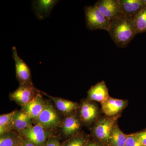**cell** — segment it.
Returning a JSON list of instances; mask_svg holds the SVG:
<instances>
[{"label": "cell", "instance_id": "cell-1", "mask_svg": "<svg viewBox=\"0 0 146 146\" xmlns=\"http://www.w3.org/2000/svg\"><path fill=\"white\" fill-rule=\"evenodd\" d=\"M108 32L115 44L122 48L126 47L137 35L133 19L123 15L110 21Z\"/></svg>", "mask_w": 146, "mask_h": 146}, {"label": "cell", "instance_id": "cell-2", "mask_svg": "<svg viewBox=\"0 0 146 146\" xmlns=\"http://www.w3.org/2000/svg\"><path fill=\"white\" fill-rule=\"evenodd\" d=\"M121 114L115 117L102 115L90 128L92 138L98 140L105 146H109L111 132Z\"/></svg>", "mask_w": 146, "mask_h": 146}, {"label": "cell", "instance_id": "cell-3", "mask_svg": "<svg viewBox=\"0 0 146 146\" xmlns=\"http://www.w3.org/2000/svg\"><path fill=\"white\" fill-rule=\"evenodd\" d=\"M61 114L50 102L45 101L44 107L39 116L33 120V125H40L52 131L61 126L63 121Z\"/></svg>", "mask_w": 146, "mask_h": 146}, {"label": "cell", "instance_id": "cell-4", "mask_svg": "<svg viewBox=\"0 0 146 146\" xmlns=\"http://www.w3.org/2000/svg\"><path fill=\"white\" fill-rule=\"evenodd\" d=\"M86 26L90 30H109L110 21L100 11L96 4L88 5L84 8Z\"/></svg>", "mask_w": 146, "mask_h": 146}, {"label": "cell", "instance_id": "cell-5", "mask_svg": "<svg viewBox=\"0 0 146 146\" xmlns=\"http://www.w3.org/2000/svg\"><path fill=\"white\" fill-rule=\"evenodd\" d=\"M78 112L84 126L91 127L103 115L96 102L88 99L82 100Z\"/></svg>", "mask_w": 146, "mask_h": 146}, {"label": "cell", "instance_id": "cell-6", "mask_svg": "<svg viewBox=\"0 0 146 146\" xmlns=\"http://www.w3.org/2000/svg\"><path fill=\"white\" fill-rule=\"evenodd\" d=\"M18 132L24 138L37 146H45L48 139L53 134L52 131L39 124L33 125Z\"/></svg>", "mask_w": 146, "mask_h": 146}, {"label": "cell", "instance_id": "cell-7", "mask_svg": "<svg viewBox=\"0 0 146 146\" xmlns=\"http://www.w3.org/2000/svg\"><path fill=\"white\" fill-rule=\"evenodd\" d=\"M78 110L65 115L63 119L60 127L61 132L64 136L68 138L81 132L84 126Z\"/></svg>", "mask_w": 146, "mask_h": 146}, {"label": "cell", "instance_id": "cell-8", "mask_svg": "<svg viewBox=\"0 0 146 146\" xmlns=\"http://www.w3.org/2000/svg\"><path fill=\"white\" fill-rule=\"evenodd\" d=\"M39 91L33 84H20L15 91L9 94V98L22 106L33 99Z\"/></svg>", "mask_w": 146, "mask_h": 146}, {"label": "cell", "instance_id": "cell-9", "mask_svg": "<svg viewBox=\"0 0 146 146\" xmlns=\"http://www.w3.org/2000/svg\"><path fill=\"white\" fill-rule=\"evenodd\" d=\"M128 104L127 100L120 99L109 96L101 103V110L103 115L108 117H115L121 114Z\"/></svg>", "mask_w": 146, "mask_h": 146}, {"label": "cell", "instance_id": "cell-10", "mask_svg": "<svg viewBox=\"0 0 146 146\" xmlns=\"http://www.w3.org/2000/svg\"><path fill=\"white\" fill-rule=\"evenodd\" d=\"M12 52L16 66V78L20 84H33L30 69L18 55L16 47H12Z\"/></svg>", "mask_w": 146, "mask_h": 146}, {"label": "cell", "instance_id": "cell-11", "mask_svg": "<svg viewBox=\"0 0 146 146\" xmlns=\"http://www.w3.org/2000/svg\"><path fill=\"white\" fill-rule=\"evenodd\" d=\"M95 4L110 22L122 15L119 0H100Z\"/></svg>", "mask_w": 146, "mask_h": 146}, {"label": "cell", "instance_id": "cell-12", "mask_svg": "<svg viewBox=\"0 0 146 146\" xmlns=\"http://www.w3.org/2000/svg\"><path fill=\"white\" fill-rule=\"evenodd\" d=\"M122 14L133 19L146 8V0H119Z\"/></svg>", "mask_w": 146, "mask_h": 146}, {"label": "cell", "instance_id": "cell-13", "mask_svg": "<svg viewBox=\"0 0 146 146\" xmlns=\"http://www.w3.org/2000/svg\"><path fill=\"white\" fill-rule=\"evenodd\" d=\"M41 92L38 91L33 99L21 106V109L33 120L39 116L44 107L45 101Z\"/></svg>", "mask_w": 146, "mask_h": 146}, {"label": "cell", "instance_id": "cell-14", "mask_svg": "<svg viewBox=\"0 0 146 146\" xmlns=\"http://www.w3.org/2000/svg\"><path fill=\"white\" fill-rule=\"evenodd\" d=\"M41 92L52 101L58 111L64 116L78 110L79 108L80 104L77 102L58 97L52 96L45 92Z\"/></svg>", "mask_w": 146, "mask_h": 146}, {"label": "cell", "instance_id": "cell-15", "mask_svg": "<svg viewBox=\"0 0 146 146\" xmlns=\"http://www.w3.org/2000/svg\"><path fill=\"white\" fill-rule=\"evenodd\" d=\"M109 96L108 88L105 81L102 80L91 86L87 92L86 98L101 103Z\"/></svg>", "mask_w": 146, "mask_h": 146}, {"label": "cell", "instance_id": "cell-16", "mask_svg": "<svg viewBox=\"0 0 146 146\" xmlns=\"http://www.w3.org/2000/svg\"><path fill=\"white\" fill-rule=\"evenodd\" d=\"M58 1L37 0L33 2V7L38 19L44 20L50 15L51 11Z\"/></svg>", "mask_w": 146, "mask_h": 146}, {"label": "cell", "instance_id": "cell-17", "mask_svg": "<svg viewBox=\"0 0 146 146\" xmlns=\"http://www.w3.org/2000/svg\"><path fill=\"white\" fill-rule=\"evenodd\" d=\"M33 120L24 110H16L13 119L14 131L18 132L33 125Z\"/></svg>", "mask_w": 146, "mask_h": 146}, {"label": "cell", "instance_id": "cell-18", "mask_svg": "<svg viewBox=\"0 0 146 146\" xmlns=\"http://www.w3.org/2000/svg\"><path fill=\"white\" fill-rule=\"evenodd\" d=\"M24 139L17 131H8L0 135V146H23Z\"/></svg>", "mask_w": 146, "mask_h": 146}, {"label": "cell", "instance_id": "cell-19", "mask_svg": "<svg viewBox=\"0 0 146 146\" xmlns=\"http://www.w3.org/2000/svg\"><path fill=\"white\" fill-rule=\"evenodd\" d=\"M91 137V134L81 131L76 135L68 138L62 143V146H86Z\"/></svg>", "mask_w": 146, "mask_h": 146}, {"label": "cell", "instance_id": "cell-20", "mask_svg": "<svg viewBox=\"0 0 146 146\" xmlns=\"http://www.w3.org/2000/svg\"><path fill=\"white\" fill-rule=\"evenodd\" d=\"M127 137V134L123 132L117 123L111 132L109 146H125Z\"/></svg>", "mask_w": 146, "mask_h": 146}, {"label": "cell", "instance_id": "cell-21", "mask_svg": "<svg viewBox=\"0 0 146 146\" xmlns=\"http://www.w3.org/2000/svg\"><path fill=\"white\" fill-rule=\"evenodd\" d=\"M16 111L13 110L0 116V135L8 131H14L13 119Z\"/></svg>", "mask_w": 146, "mask_h": 146}, {"label": "cell", "instance_id": "cell-22", "mask_svg": "<svg viewBox=\"0 0 146 146\" xmlns=\"http://www.w3.org/2000/svg\"><path fill=\"white\" fill-rule=\"evenodd\" d=\"M137 34L146 32V8L141 11L133 19Z\"/></svg>", "mask_w": 146, "mask_h": 146}, {"label": "cell", "instance_id": "cell-23", "mask_svg": "<svg viewBox=\"0 0 146 146\" xmlns=\"http://www.w3.org/2000/svg\"><path fill=\"white\" fill-rule=\"evenodd\" d=\"M125 146H144L140 140L133 133L127 134V139Z\"/></svg>", "mask_w": 146, "mask_h": 146}, {"label": "cell", "instance_id": "cell-24", "mask_svg": "<svg viewBox=\"0 0 146 146\" xmlns=\"http://www.w3.org/2000/svg\"><path fill=\"white\" fill-rule=\"evenodd\" d=\"M45 146H62L58 136L52 134L47 140Z\"/></svg>", "mask_w": 146, "mask_h": 146}, {"label": "cell", "instance_id": "cell-25", "mask_svg": "<svg viewBox=\"0 0 146 146\" xmlns=\"http://www.w3.org/2000/svg\"><path fill=\"white\" fill-rule=\"evenodd\" d=\"M133 133L140 140L143 145L146 146V129Z\"/></svg>", "mask_w": 146, "mask_h": 146}, {"label": "cell", "instance_id": "cell-26", "mask_svg": "<svg viewBox=\"0 0 146 146\" xmlns=\"http://www.w3.org/2000/svg\"><path fill=\"white\" fill-rule=\"evenodd\" d=\"M86 146H105L100 141L91 137Z\"/></svg>", "mask_w": 146, "mask_h": 146}, {"label": "cell", "instance_id": "cell-27", "mask_svg": "<svg viewBox=\"0 0 146 146\" xmlns=\"http://www.w3.org/2000/svg\"><path fill=\"white\" fill-rule=\"evenodd\" d=\"M23 146H37L31 142L24 138Z\"/></svg>", "mask_w": 146, "mask_h": 146}]
</instances>
